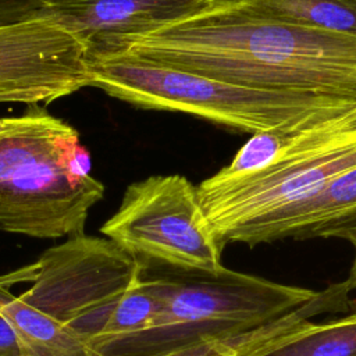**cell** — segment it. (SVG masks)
Returning <instances> with one entry per match:
<instances>
[{"mask_svg": "<svg viewBox=\"0 0 356 356\" xmlns=\"http://www.w3.org/2000/svg\"><path fill=\"white\" fill-rule=\"evenodd\" d=\"M122 53L232 85L356 100V38L259 17L235 0H214Z\"/></svg>", "mask_w": 356, "mask_h": 356, "instance_id": "6da1fadb", "label": "cell"}, {"mask_svg": "<svg viewBox=\"0 0 356 356\" xmlns=\"http://www.w3.org/2000/svg\"><path fill=\"white\" fill-rule=\"evenodd\" d=\"M0 115V229L39 239L83 234L104 196L78 131L39 103Z\"/></svg>", "mask_w": 356, "mask_h": 356, "instance_id": "7a4b0ae2", "label": "cell"}, {"mask_svg": "<svg viewBox=\"0 0 356 356\" xmlns=\"http://www.w3.org/2000/svg\"><path fill=\"white\" fill-rule=\"evenodd\" d=\"M19 296L78 338L93 356L145 330L157 312L142 263L107 238L85 234L46 249Z\"/></svg>", "mask_w": 356, "mask_h": 356, "instance_id": "3957f363", "label": "cell"}, {"mask_svg": "<svg viewBox=\"0 0 356 356\" xmlns=\"http://www.w3.org/2000/svg\"><path fill=\"white\" fill-rule=\"evenodd\" d=\"M88 63L90 86L115 99L139 108L192 114L252 135L313 128L356 107L349 99L232 85L128 53Z\"/></svg>", "mask_w": 356, "mask_h": 356, "instance_id": "277c9868", "label": "cell"}, {"mask_svg": "<svg viewBox=\"0 0 356 356\" xmlns=\"http://www.w3.org/2000/svg\"><path fill=\"white\" fill-rule=\"evenodd\" d=\"M157 299L150 324L103 356H150L204 338L241 334L302 307L320 292L221 267L216 271L142 264Z\"/></svg>", "mask_w": 356, "mask_h": 356, "instance_id": "5b68a950", "label": "cell"}, {"mask_svg": "<svg viewBox=\"0 0 356 356\" xmlns=\"http://www.w3.org/2000/svg\"><path fill=\"white\" fill-rule=\"evenodd\" d=\"M356 167V129L324 138L288 134V147L270 167L242 175L217 171L197 189L200 206L224 248L248 224L306 199Z\"/></svg>", "mask_w": 356, "mask_h": 356, "instance_id": "8992f818", "label": "cell"}, {"mask_svg": "<svg viewBox=\"0 0 356 356\" xmlns=\"http://www.w3.org/2000/svg\"><path fill=\"white\" fill-rule=\"evenodd\" d=\"M100 232L142 264L216 271L222 246L184 175H152L127 186Z\"/></svg>", "mask_w": 356, "mask_h": 356, "instance_id": "52a82bcc", "label": "cell"}, {"mask_svg": "<svg viewBox=\"0 0 356 356\" xmlns=\"http://www.w3.org/2000/svg\"><path fill=\"white\" fill-rule=\"evenodd\" d=\"M90 86L85 47L39 18L0 26V92L18 103H49Z\"/></svg>", "mask_w": 356, "mask_h": 356, "instance_id": "ba28073f", "label": "cell"}, {"mask_svg": "<svg viewBox=\"0 0 356 356\" xmlns=\"http://www.w3.org/2000/svg\"><path fill=\"white\" fill-rule=\"evenodd\" d=\"M214 0H42L43 15L86 51L88 61L122 53L135 40L182 21Z\"/></svg>", "mask_w": 356, "mask_h": 356, "instance_id": "9c48e42d", "label": "cell"}, {"mask_svg": "<svg viewBox=\"0 0 356 356\" xmlns=\"http://www.w3.org/2000/svg\"><path fill=\"white\" fill-rule=\"evenodd\" d=\"M356 234V167L330 181L314 195L264 216L242 229L231 243L250 248L281 239L338 238Z\"/></svg>", "mask_w": 356, "mask_h": 356, "instance_id": "30bf717a", "label": "cell"}, {"mask_svg": "<svg viewBox=\"0 0 356 356\" xmlns=\"http://www.w3.org/2000/svg\"><path fill=\"white\" fill-rule=\"evenodd\" d=\"M35 263L0 277V314L13 327L21 356H93L92 352L63 325L8 292L15 282L33 281Z\"/></svg>", "mask_w": 356, "mask_h": 356, "instance_id": "8fae6325", "label": "cell"}, {"mask_svg": "<svg viewBox=\"0 0 356 356\" xmlns=\"http://www.w3.org/2000/svg\"><path fill=\"white\" fill-rule=\"evenodd\" d=\"M343 305H346V293L338 284H334L302 307L261 327L228 337L204 338L150 356H245L267 341L295 328L298 324L320 313L339 310Z\"/></svg>", "mask_w": 356, "mask_h": 356, "instance_id": "7c38bea8", "label": "cell"}, {"mask_svg": "<svg viewBox=\"0 0 356 356\" xmlns=\"http://www.w3.org/2000/svg\"><path fill=\"white\" fill-rule=\"evenodd\" d=\"M245 356H356V312L323 323L306 320Z\"/></svg>", "mask_w": 356, "mask_h": 356, "instance_id": "4fadbf2b", "label": "cell"}, {"mask_svg": "<svg viewBox=\"0 0 356 356\" xmlns=\"http://www.w3.org/2000/svg\"><path fill=\"white\" fill-rule=\"evenodd\" d=\"M259 17L356 38V0H235Z\"/></svg>", "mask_w": 356, "mask_h": 356, "instance_id": "5bb4252c", "label": "cell"}, {"mask_svg": "<svg viewBox=\"0 0 356 356\" xmlns=\"http://www.w3.org/2000/svg\"><path fill=\"white\" fill-rule=\"evenodd\" d=\"M288 147V132L263 131L253 134L236 152L229 164L220 171L228 175H242L264 170L280 160Z\"/></svg>", "mask_w": 356, "mask_h": 356, "instance_id": "9a60e30c", "label": "cell"}, {"mask_svg": "<svg viewBox=\"0 0 356 356\" xmlns=\"http://www.w3.org/2000/svg\"><path fill=\"white\" fill-rule=\"evenodd\" d=\"M44 18L42 0H0V26Z\"/></svg>", "mask_w": 356, "mask_h": 356, "instance_id": "2e32d148", "label": "cell"}, {"mask_svg": "<svg viewBox=\"0 0 356 356\" xmlns=\"http://www.w3.org/2000/svg\"><path fill=\"white\" fill-rule=\"evenodd\" d=\"M349 129H356V107L350 108L341 117L328 120L313 128L298 131V134L305 138H324V136L338 134L342 131H349Z\"/></svg>", "mask_w": 356, "mask_h": 356, "instance_id": "e0dca14e", "label": "cell"}, {"mask_svg": "<svg viewBox=\"0 0 356 356\" xmlns=\"http://www.w3.org/2000/svg\"><path fill=\"white\" fill-rule=\"evenodd\" d=\"M0 356H21L18 338L10 323L0 314Z\"/></svg>", "mask_w": 356, "mask_h": 356, "instance_id": "ac0fdd59", "label": "cell"}, {"mask_svg": "<svg viewBox=\"0 0 356 356\" xmlns=\"http://www.w3.org/2000/svg\"><path fill=\"white\" fill-rule=\"evenodd\" d=\"M348 242L353 248V260H352V264H350V270H349L348 278L345 281H342V282L346 286V289L350 292V291L356 289V234L353 236H350L348 239Z\"/></svg>", "mask_w": 356, "mask_h": 356, "instance_id": "d6986e66", "label": "cell"}, {"mask_svg": "<svg viewBox=\"0 0 356 356\" xmlns=\"http://www.w3.org/2000/svg\"><path fill=\"white\" fill-rule=\"evenodd\" d=\"M3 102L8 103V102H17V100H15V97H13L11 95H7V93H4V92H0V103H3ZM17 103H18V102H17Z\"/></svg>", "mask_w": 356, "mask_h": 356, "instance_id": "ffe728a7", "label": "cell"}]
</instances>
